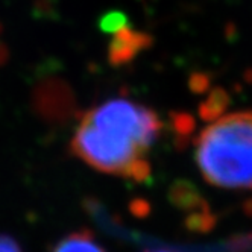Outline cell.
<instances>
[{
	"mask_svg": "<svg viewBox=\"0 0 252 252\" xmlns=\"http://www.w3.org/2000/svg\"><path fill=\"white\" fill-rule=\"evenodd\" d=\"M159 117L129 99L106 100L87 111L71 138V152L93 169L145 181L148 154L159 137Z\"/></svg>",
	"mask_w": 252,
	"mask_h": 252,
	"instance_id": "obj_1",
	"label": "cell"
},
{
	"mask_svg": "<svg viewBox=\"0 0 252 252\" xmlns=\"http://www.w3.org/2000/svg\"><path fill=\"white\" fill-rule=\"evenodd\" d=\"M194 159L216 187L252 190V111L218 119L196 140Z\"/></svg>",
	"mask_w": 252,
	"mask_h": 252,
	"instance_id": "obj_2",
	"label": "cell"
},
{
	"mask_svg": "<svg viewBox=\"0 0 252 252\" xmlns=\"http://www.w3.org/2000/svg\"><path fill=\"white\" fill-rule=\"evenodd\" d=\"M52 252H105L90 231H76L61 239Z\"/></svg>",
	"mask_w": 252,
	"mask_h": 252,
	"instance_id": "obj_3",
	"label": "cell"
},
{
	"mask_svg": "<svg viewBox=\"0 0 252 252\" xmlns=\"http://www.w3.org/2000/svg\"><path fill=\"white\" fill-rule=\"evenodd\" d=\"M0 252H22V248L11 236H0Z\"/></svg>",
	"mask_w": 252,
	"mask_h": 252,
	"instance_id": "obj_4",
	"label": "cell"
},
{
	"mask_svg": "<svg viewBox=\"0 0 252 252\" xmlns=\"http://www.w3.org/2000/svg\"><path fill=\"white\" fill-rule=\"evenodd\" d=\"M145 252H175L170 249H155V251H145Z\"/></svg>",
	"mask_w": 252,
	"mask_h": 252,
	"instance_id": "obj_5",
	"label": "cell"
}]
</instances>
